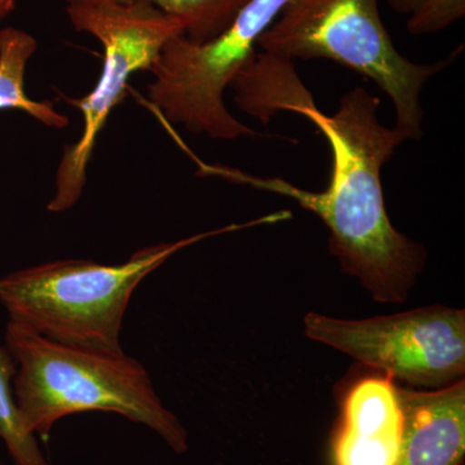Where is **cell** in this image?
<instances>
[{
    "label": "cell",
    "instance_id": "1",
    "mask_svg": "<svg viewBox=\"0 0 465 465\" xmlns=\"http://www.w3.org/2000/svg\"><path fill=\"white\" fill-rule=\"evenodd\" d=\"M378 97L356 87L342 94L332 115L321 112L313 99L292 110L312 122L331 150V176L323 192L237 168H201L202 173L290 198L311 211L329 229L330 252L342 271L356 278L375 302L401 304L423 271L427 253L420 243L394 228L385 210L381 170L406 139L397 128L381 124Z\"/></svg>",
    "mask_w": 465,
    "mask_h": 465
},
{
    "label": "cell",
    "instance_id": "2",
    "mask_svg": "<svg viewBox=\"0 0 465 465\" xmlns=\"http://www.w3.org/2000/svg\"><path fill=\"white\" fill-rule=\"evenodd\" d=\"M5 345L16 362L15 401L27 432L47 437L66 416L114 412L145 425L177 454L188 451L182 421L159 399L148 370L124 351L69 347L12 321Z\"/></svg>",
    "mask_w": 465,
    "mask_h": 465
},
{
    "label": "cell",
    "instance_id": "3",
    "mask_svg": "<svg viewBox=\"0 0 465 465\" xmlns=\"http://www.w3.org/2000/svg\"><path fill=\"white\" fill-rule=\"evenodd\" d=\"M241 225L143 247L127 262L105 265L69 259L20 269L0 278V304L9 321L69 347L122 353V324L134 290L171 256L204 238L268 224Z\"/></svg>",
    "mask_w": 465,
    "mask_h": 465
},
{
    "label": "cell",
    "instance_id": "4",
    "mask_svg": "<svg viewBox=\"0 0 465 465\" xmlns=\"http://www.w3.org/2000/svg\"><path fill=\"white\" fill-rule=\"evenodd\" d=\"M262 52L290 58H324L366 76L393 104L394 128L406 140L420 139V94L432 76L448 67L461 48L433 64H416L394 47L379 0H290L260 36Z\"/></svg>",
    "mask_w": 465,
    "mask_h": 465
},
{
    "label": "cell",
    "instance_id": "5",
    "mask_svg": "<svg viewBox=\"0 0 465 465\" xmlns=\"http://www.w3.org/2000/svg\"><path fill=\"white\" fill-rule=\"evenodd\" d=\"M76 32L87 33L103 45V70L96 87L70 104L84 115V130L64 148L58 162L51 213H64L81 200L94 146L113 109L124 101L134 73L150 72L159 54L174 36L183 35L182 23L148 3H78L66 5Z\"/></svg>",
    "mask_w": 465,
    "mask_h": 465
},
{
    "label": "cell",
    "instance_id": "6",
    "mask_svg": "<svg viewBox=\"0 0 465 465\" xmlns=\"http://www.w3.org/2000/svg\"><path fill=\"white\" fill-rule=\"evenodd\" d=\"M290 0H250L224 33L208 42L174 36L164 45L148 85L150 106L168 124L215 140L256 136L225 105L226 88L256 56L260 36Z\"/></svg>",
    "mask_w": 465,
    "mask_h": 465
},
{
    "label": "cell",
    "instance_id": "7",
    "mask_svg": "<svg viewBox=\"0 0 465 465\" xmlns=\"http://www.w3.org/2000/svg\"><path fill=\"white\" fill-rule=\"evenodd\" d=\"M302 324L307 338L405 387L440 390L464 379V309L430 305L363 320L309 312Z\"/></svg>",
    "mask_w": 465,
    "mask_h": 465
},
{
    "label": "cell",
    "instance_id": "8",
    "mask_svg": "<svg viewBox=\"0 0 465 465\" xmlns=\"http://www.w3.org/2000/svg\"><path fill=\"white\" fill-rule=\"evenodd\" d=\"M405 436L399 384L372 374L349 388L330 446L331 465H397Z\"/></svg>",
    "mask_w": 465,
    "mask_h": 465
},
{
    "label": "cell",
    "instance_id": "9",
    "mask_svg": "<svg viewBox=\"0 0 465 465\" xmlns=\"http://www.w3.org/2000/svg\"><path fill=\"white\" fill-rule=\"evenodd\" d=\"M405 436L397 465H461L465 455L464 379L440 390L399 385Z\"/></svg>",
    "mask_w": 465,
    "mask_h": 465
},
{
    "label": "cell",
    "instance_id": "10",
    "mask_svg": "<svg viewBox=\"0 0 465 465\" xmlns=\"http://www.w3.org/2000/svg\"><path fill=\"white\" fill-rule=\"evenodd\" d=\"M240 109L268 124L278 113L289 112L312 99L296 74L293 61L277 54H256L232 81Z\"/></svg>",
    "mask_w": 465,
    "mask_h": 465
},
{
    "label": "cell",
    "instance_id": "11",
    "mask_svg": "<svg viewBox=\"0 0 465 465\" xmlns=\"http://www.w3.org/2000/svg\"><path fill=\"white\" fill-rule=\"evenodd\" d=\"M36 47V39L25 30L0 29V112L21 110L39 124L61 130L69 125V118L51 101H35L26 94V67Z\"/></svg>",
    "mask_w": 465,
    "mask_h": 465
},
{
    "label": "cell",
    "instance_id": "12",
    "mask_svg": "<svg viewBox=\"0 0 465 465\" xmlns=\"http://www.w3.org/2000/svg\"><path fill=\"white\" fill-rule=\"evenodd\" d=\"M78 3H148L179 20L183 36L194 42H208L224 33L250 0H64Z\"/></svg>",
    "mask_w": 465,
    "mask_h": 465
},
{
    "label": "cell",
    "instance_id": "13",
    "mask_svg": "<svg viewBox=\"0 0 465 465\" xmlns=\"http://www.w3.org/2000/svg\"><path fill=\"white\" fill-rule=\"evenodd\" d=\"M16 362L5 345H0V440L15 465H50L38 440L27 432L14 394Z\"/></svg>",
    "mask_w": 465,
    "mask_h": 465
},
{
    "label": "cell",
    "instance_id": "14",
    "mask_svg": "<svg viewBox=\"0 0 465 465\" xmlns=\"http://www.w3.org/2000/svg\"><path fill=\"white\" fill-rule=\"evenodd\" d=\"M465 0H425L410 15L407 30L412 35H425L446 29L464 16Z\"/></svg>",
    "mask_w": 465,
    "mask_h": 465
},
{
    "label": "cell",
    "instance_id": "15",
    "mask_svg": "<svg viewBox=\"0 0 465 465\" xmlns=\"http://www.w3.org/2000/svg\"><path fill=\"white\" fill-rule=\"evenodd\" d=\"M385 2L394 12H399L401 15H411L423 5L425 0H385Z\"/></svg>",
    "mask_w": 465,
    "mask_h": 465
},
{
    "label": "cell",
    "instance_id": "16",
    "mask_svg": "<svg viewBox=\"0 0 465 465\" xmlns=\"http://www.w3.org/2000/svg\"><path fill=\"white\" fill-rule=\"evenodd\" d=\"M17 0H0V23L14 11Z\"/></svg>",
    "mask_w": 465,
    "mask_h": 465
},
{
    "label": "cell",
    "instance_id": "17",
    "mask_svg": "<svg viewBox=\"0 0 465 465\" xmlns=\"http://www.w3.org/2000/svg\"><path fill=\"white\" fill-rule=\"evenodd\" d=\"M461 465H463V464H461Z\"/></svg>",
    "mask_w": 465,
    "mask_h": 465
}]
</instances>
